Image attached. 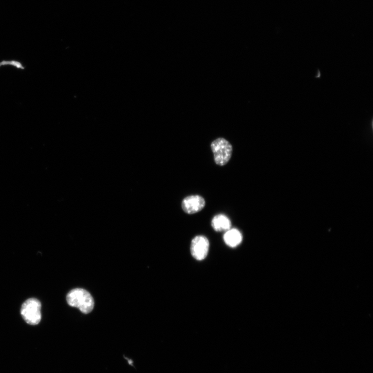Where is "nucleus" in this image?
Listing matches in <instances>:
<instances>
[{
	"mask_svg": "<svg viewBox=\"0 0 373 373\" xmlns=\"http://www.w3.org/2000/svg\"><path fill=\"white\" fill-rule=\"evenodd\" d=\"M68 304L79 309L84 314H89L94 309L95 302L90 293L85 289L77 288L72 290L67 295Z\"/></svg>",
	"mask_w": 373,
	"mask_h": 373,
	"instance_id": "f257e3e1",
	"label": "nucleus"
},
{
	"mask_svg": "<svg viewBox=\"0 0 373 373\" xmlns=\"http://www.w3.org/2000/svg\"><path fill=\"white\" fill-rule=\"evenodd\" d=\"M210 147L216 165L224 166L229 162L233 147L228 141L223 138H218L211 143Z\"/></svg>",
	"mask_w": 373,
	"mask_h": 373,
	"instance_id": "f03ea898",
	"label": "nucleus"
},
{
	"mask_svg": "<svg viewBox=\"0 0 373 373\" xmlns=\"http://www.w3.org/2000/svg\"><path fill=\"white\" fill-rule=\"evenodd\" d=\"M21 315L26 323L31 325L39 324L42 318L41 302L35 298L25 301L22 305Z\"/></svg>",
	"mask_w": 373,
	"mask_h": 373,
	"instance_id": "7ed1b4c3",
	"label": "nucleus"
},
{
	"mask_svg": "<svg viewBox=\"0 0 373 373\" xmlns=\"http://www.w3.org/2000/svg\"><path fill=\"white\" fill-rule=\"evenodd\" d=\"M209 248V242L206 237L198 235L194 238L191 243V253L197 260H204L207 256Z\"/></svg>",
	"mask_w": 373,
	"mask_h": 373,
	"instance_id": "20e7f679",
	"label": "nucleus"
},
{
	"mask_svg": "<svg viewBox=\"0 0 373 373\" xmlns=\"http://www.w3.org/2000/svg\"><path fill=\"white\" fill-rule=\"evenodd\" d=\"M205 199L199 195L184 198L181 203L182 210L186 214L192 215L201 211L205 206Z\"/></svg>",
	"mask_w": 373,
	"mask_h": 373,
	"instance_id": "39448f33",
	"label": "nucleus"
},
{
	"mask_svg": "<svg viewBox=\"0 0 373 373\" xmlns=\"http://www.w3.org/2000/svg\"><path fill=\"white\" fill-rule=\"evenodd\" d=\"M224 239L225 243L228 246L234 248L242 243L243 235L238 230L230 229L224 234Z\"/></svg>",
	"mask_w": 373,
	"mask_h": 373,
	"instance_id": "423d86ee",
	"label": "nucleus"
},
{
	"mask_svg": "<svg viewBox=\"0 0 373 373\" xmlns=\"http://www.w3.org/2000/svg\"><path fill=\"white\" fill-rule=\"evenodd\" d=\"M211 226L215 231H227L231 228V222L229 219L224 214H219L211 221Z\"/></svg>",
	"mask_w": 373,
	"mask_h": 373,
	"instance_id": "0eeeda50",
	"label": "nucleus"
}]
</instances>
